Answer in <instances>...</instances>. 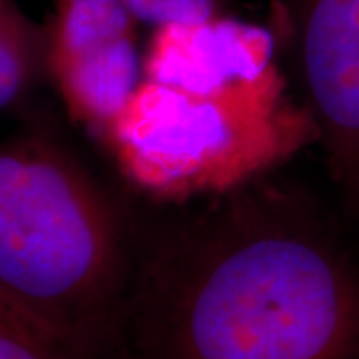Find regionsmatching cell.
<instances>
[{
    "mask_svg": "<svg viewBox=\"0 0 359 359\" xmlns=\"http://www.w3.org/2000/svg\"><path fill=\"white\" fill-rule=\"evenodd\" d=\"M114 359H359V257L257 178L138 238Z\"/></svg>",
    "mask_w": 359,
    "mask_h": 359,
    "instance_id": "obj_1",
    "label": "cell"
},
{
    "mask_svg": "<svg viewBox=\"0 0 359 359\" xmlns=\"http://www.w3.org/2000/svg\"><path fill=\"white\" fill-rule=\"evenodd\" d=\"M138 238L50 134L0 142V308L88 359H114Z\"/></svg>",
    "mask_w": 359,
    "mask_h": 359,
    "instance_id": "obj_2",
    "label": "cell"
},
{
    "mask_svg": "<svg viewBox=\"0 0 359 359\" xmlns=\"http://www.w3.org/2000/svg\"><path fill=\"white\" fill-rule=\"evenodd\" d=\"M100 144L142 192L186 202L268 176L320 144V130L306 102L292 100L285 80L196 92L142 78Z\"/></svg>",
    "mask_w": 359,
    "mask_h": 359,
    "instance_id": "obj_3",
    "label": "cell"
},
{
    "mask_svg": "<svg viewBox=\"0 0 359 359\" xmlns=\"http://www.w3.org/2000/svg\"><path fill=\"white\" fill-rule=\"evenodd\" d=\"M136 26L120 0H52L42 26L46 78L98 142L142 82Z\"/></svg>",
    "mask_w": 359,
    "mask_h": 359,
    "instance_id": "obj_4",
    "label": "cell"
},
{
    "mask_svg": "<svg viewBox=\"0 0 359 359\" xmlns=\"http://www.w3.org/2000/svg\"><path fill=\"white\" fill-rule=\"evenodd\" d=\"M306 106L334 182L359 208V0H295Z\"/></svg>",
    "mask_w": 359,
    "mask_h": 359,
    "instance_id": "obj_5",
    "label": "cell"
},
{
    "mask_svg": "<svg viewBox=\"0 0 359 359\" xmlns=\"http://www.w3.org/2000/svg\"><path fill=\"white\" fill-rule=\"evenodd\" d=\"M142 78L196 92L282 82L268 28L219 14L154 28L142 54Z\"/></svg>",
    "mask_w": 359,
    "mask_h": 359,
    "instance_id": "obj_6",
    "label": "cell"
},
{
    "mask_svg": "<svg viewBox=\"0 0 359 359\" xmlns=\"http://www.w3.org/2000/svg\"><path fill=\"white\" fill-rule=\"evenodd\" d=\"M42 78L44 28L34 25L16 0H0V112L28 100Z\"/></svg>",
    "mask_w": 359,
    "mask_h": 359,
    "instance_id": "obj_7",
    "label": "cell"
},
{
    "mask_svg": "<svg viewBox=\"0 0 359 359\" xmlns=\"http://www.w3.org/2000/svg\"><path fill=\"white\" fill-rule=\"evenodd\" d=\"M0 359H88L0 308Z\"/></svg>",
    "mask_w": 359,
    "mask_h": 359,
    "instance_id": "obj_8",
    "label": "cell"
},
{
    "mask_svg": "<svg viewBox=\"0 0 359 359\" xmlns=\"http://www.w3.org/2000/svg\"><path fill=\"white\" fill-rule=\"evenodd\" d=\"M138 22L154 28L174 22H198L224 13L226 0H120Z\"/></svg>",
    "mask_w": 359,
    "mask_h": 359,
    "instance_id": "obj_9",
    "label": "cell"
}]
</instances>
